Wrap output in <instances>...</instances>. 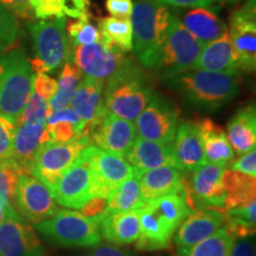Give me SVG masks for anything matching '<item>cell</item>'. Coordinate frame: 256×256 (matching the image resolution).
<instances>
[{
  "label": "cell",
  "instance_id": "obj_1",
  "mask_svg": "<svg viewBox=\"0 0 256 256\" xmlns=\"http://www.w3.org/2000/svg\"><path fill=\"white\" fill-rule=\"evenodd\" d=\"M194 209L190 186L183 192L147 202L138 209L140 232L136 247L146 252L168 248L174 232Z\"/></svg>",
  "mask_w": 256,
  "mask_h": 256
},
{
  "label": "cell",
  "instance_id": "obj_2",
  "mask_svg": "<svg viewBox=\"0 0 256 256\" xmlns=\"http://www.w3.org/2000/svg\"><path fill=\"white\" fill-rule=\"evenodd\" d=\"M165 84L178 92L188 104L203 110L222 108L238 95V75L188 70L164 80Z\"/></svg>",
  "mask_w": 256,
  "mask_h": 256
},
{
  "label": "cell",
  "instance_id": "obj_3",
  "mask_svg": "<svg viewBox=\"0 0 256 256\" xmlns=\"http://www.w3.org/2000/svg\"><path fill=\"white\" fill-rule=\"evenodd\" d=\"M168 6L154 0H136L133 2L132 50L145 68L154 69L158 63L170 24Z\"/></svg>",
  "mask_w": 256,
  "mask_h": 256
},
{
  "label": "cell",
  "instance_id": "obj_4",
  "mask_svg": "<svg viewBox=\"0 0 256 256\" xmlns=\"http://www.w3.org/2000/svg\"><path fill=\"white\" fill-rule=\"evenodd\" d=\"M153 95L142 70L130 58L107 80L104 87L106 110L121 119L136 121Z\"/></svg>",
  "mask_w": 256,
  "mask_h": 256
},
{
  "label": "cell",
  "instance_id": "obj_5",
  "mask_svg": "<svg viewBox=\"0 0 256 256\" xmlns=\"http://www.w3.org/2000/svg\"><path fill=\"white\" fill-rule=\"evenodd\" d=\"M34 72L24 51L0 52V115L17 124L32 92Z\"/></svg>",
  "mask_w": 256,
  "mask_h": 256
},
{
  "label": "cell",
  "instance_id": "obj_6",
  "mask_svg": "<svg viewBox=\"0 0 256 256\" xmlns=\"http://www.w3.org/2000/svg\"><path fill=\"white\" fill-rule=\"evenodd\" d=\"M100 220L101 217L62 209L36 226L49 241L62 247H96L101 243Z\"/></svg>",
  "mask_w": 256,
  "mask_h": 256
},
{
  "label": "cell",
  "instance_id": "obj_7",
  "mask_svg": "<svg viewBox=\"0 0 256 256\" xmlns=\"http://www.w3.org/2000/svg\"><path fill=\"white\" fill-rule=\"evenodd\" d=\"M31 34L34 40V58L30 66L34 72H55L66 62L72 60L66 30V18L44 19L32 24Z\"/></svg>",
  "mask_w": 256,
  "mask_h": 256
},
{
  "label": "cell",
  "instance_id": "obj_8",
  "mask_svg": "<svg viewBox=\"0 0 256 256\" xmlns=\"http://www.w3.org/2000/svg\"><path fill=\"white\" fill-rule=\"evenodd\" d=\"M204 46L183 26L177 16L171 14L159 60L154 66L162 80L191 70Z\"/></svg>",
  "mask_w": 256,
  "mask_h": 256
},
{
  "label": "cell",
  "instance_id": "obj_9",
  "mask_svg": "<svg viewBox=\"0 0 256 256\" xmlns=\"http://www.w3.org/2000/svg\"><path fill=\"white\" fill-rule=\"evenodd\" d=\"M82 154L90 168L94 198L107 200L134 174L124 156L106 152L92 144L82 150Z\"/></svg>",
  "mask_w": 256,
  "mask_h": 256
},
{
  "label": "cell",
  "instance_id": "obj_10",
  "mask_svg": "<svg viewBox=\"0 0 256 256\" xmlns=\"http://www.w3.org/2000/svg\"><path fill=\"white\" fill-rule=\"evenodd\" d=\"M90 144L89 134L64 144L49 140L38 151L30 174L51 188L75 162L82 150Z\"/></svg>",
  "mask_w": 256,
  "mask_h": 256
},
{
  "label": "cell",
  "instance_id": "obj_11",
  "mask_svg": "<svg viewBox=\"0 0 256 256\" xmlns=\"http://www.w3.org/2000/svg\"><path fill=\"white\" fill-rule=\"evenodd\" d=\"M177 107L168 98L153 94L151 100L136 119V130L142 139L172 144L178 127Z\"/></svg>",
  "mask_w": 256,
  "mask_h": 256
},
{
  "label": "cell",
  "instance_id": "obj_12",
  "mask_svg": "<svg viewBox=\"0 0 256 256\" xmlns=\"http://www.w3.org/2000/svg\"><path fill=\"white\" fill-rule=\"evenodd\" d=\"M14 209L24 220L38 224L55 215L58 208L46 184L34 176L23 174L14 192Z\"/></svg>",
  "mask_w": 256,
  "mask_h": 256
},
{
  "label": "cell",
  "instance_id": "obj_13",
  "mask_svg": "<svg viewBox=\"0 0 256 256\" xmlns=\"http://www.w3.org/2000/svg\"><path fill=\"white\" fill-rule=\"evenodd\" d=\"M228 36L235 51L241 72L256 68V16L255 0H248L242 8L230 14Z\"/></svg>",
  "mask_w": 256,
  "mask_h": 256
},
{
  "label": "cell",
  "instance_id": "obj_14",
  "mask_svg": "<svg viewBox=\"0 0 256 256\" xmlns=\"http://www.w3.org/2000/svg\"><path fill=\"white\" fill-rule=\"evenodd\" d=\"M72 60L87 78L104 82L124 66L127 57L118 48L98 40L88 46H76L72 51Z\"/></svg>",
  "mask_w": 256,
  "mask_h": 256
},
{
  "label": "cell",
  "instance_id": "obj_15",
  "mask_svg": "<svg viewBox=\"0 0 256 256\" xmlns=\"http://www.w3.org/2000/svg\"><path fill=\"white\" fill-rule=\"evenodd\" d=\"M50 191L56 203L68 209H82L94 198L90 168L82 151Z\"/></svg>",
  "mask_w": 256,
  "mask_h": 256
},
{
  "label": "cell",
  "instance_id": "obj_16",
  "mask_svg": "<svg viewBox=\"0 0 256 256\" xmlns=\"http://www.w3.org/2000/svg\"><path fill=\"white\" fill-rule=\"evenodd\" d=\"M44 249L31 224L12 210L0 223V256H43Z\"/></svg>",
  "mask_w": 256,
  "mask_h": 256
},
{
  "label": "cell",
  "instance_id": "obj_17",
  "mask_svg": "<svg viewBox=\"0 0 256 256\" xmlns=\"http://www.w3.org/2000/svg\"><path fill=\"white\" fill-rule=\"evenodd\" d=\"M92 145L106 152L126 156L136 139V126L130 121L106 112L101 120L88 128Z\"/></svg>",
  "mask_w": 256,
  "mask_h": 256
},
{
  "label": "cell",
  "instance_id": "obj_18",
  "mask_svg": "<svg viewBox=\"0 0 256 256\" xmlns=\"http://www.w3.org/2000/svg\"><path fill=\"white\" fill-rule=\"evenodd\" d=\"M226 224V216L222 208H198L179 226L174 240L177 249L194 247L203 240L222 229Z\"/></svg>",
  "mask_w": 256,
  "mask_h": 256
},
{
  "label": "cell",
  "instance_id": "obj_19",
  "mask_svg": "<svg viewBox=\"0 0 256 256\" xmlns=\"http://www.w3.org/2000/svg\"><path fill=\"white\" fill-rule=\"evenodd\" d=\"M226 168L206 162L194 170L191 184H188L194 208H223L226 192L222 178Z\"/></svg>",
  "mask_w": 256,
  "mask_h": 256
},
{
  "label": "cell",
  "instance_id": "obj_20",
  "mask_svg": "<svg viewBox=\"0 0 256 256\" xmlns=\"http://www.w3.org/2000/svg\"><path fill=\"white\" fill-rule=\"evenodd\" d=\"M138 174L144 203L188 188L185 172L174 166H162L145 172H138Z\"/></svg>",
  "mask_w": 256,
  "mask_h": 256
},
{
  "label": "cell",
  "instance_id": "obj_21",
  "mask_svg": "<svg viewBox=\"0 0 256 256\" xmlns=\"http://www.w3.org/2000/svg\"><path fill=\"white\" fill-rule=\"evenodd\" d=\"M49 140L46 124H16L11 160L24 174H30L38 151Z\"/></svg>",
  "mask_w": 256,
  "mask_h": 256
},
{
  "label": "cell",
  "instance_id": "obj_22",
  "mask_svg": "<svg viewBox=\"0 0 256 256\" xmlns=\"http://www.w3.org/2000/svg\"><path fill=\"white\" fill-rule=\"evenodd\" d=\"M176 165L184 172H194L206 164L203 144L194 121H182L178 124L174 142Z\"/></svg>",
  "mask_w": 256,
  "mask_h": 256
},
{
  "label": "cell",
  "instance_id": "obj_23",
  "mask_svg": "<svg viewBox=\"0 0 256 256\" xmlns=\"http://www.w3.org/2000/svg\"><path fill=\"white\" fill-rule=\"evenodd\" d=\"M104 82L87 78L80 82L72 98V108L87 127L94 126L106 114L104 98Z\"/></svg>",
  "mask_w": 256,
  "mask_h": 256
},
{
  "label": "cell",
  "instance_id": "obj_24",
  "mask_svg": "<svg viewBox=\"0 0 256 256\" xmlns=\"http://www.w3.org/2000/svg\"><path fill=\"white\" fill-rule=\"evenodd\" d=\"M124 158L136 172H145L162 166L177 168L172 144L151 142L139 136L134 140Z\"/></svg>",
  "mask_w": 256,
  "mask_h": 256
},
{
  "label": "cell",
  "instance_id": "obj_25",
  "mask_svg": "<svg viewBox=\"0 0 256 256\" xmlns=\"http://www.w3.org/2000/svg\"><path fill=\"white\" fill-rule=\"evenodd\" d=\"M191 70H206V72L238 75L241 70L228 36V31L218 40L204 46Z\"/></svg>",
  "mask_w": 256,
  "mask_h": 256
},
{
  "label": "cell",
  "instance_id": "obj_26",
  "mask_svg": "<svg viewBox=\"0 0 256 256\" xmlns=\"http://www.w3.org/2000/svg\"><path fill=\"white\" fill-rule=\"evenodd\" d=\"M194 124L203 144L206 162L216 165H230V162L235 159V153L223 128L210 119L194 121Z\"/></svg>",
  "mask_w": 256,
  "mask_h": 256
},
{
  "label": "cell",
  "instance_id": "obj_27",
  "mask_svg": "<svg viewBox=\"0 0 256 256\" xmlns=\"http://www.w3.org/2000/svg\"><path fill=\"white\" fill-rule=\"evenodd\" d=\"M179 20L203 46L218 40L228 31L226 23L217 16L216 12L206 8L188 10L182 16V18H179Z\"/></svg>",
  "mask_w": 256,
  "mask_h": 256
},
{
  "label": "cell",
  "instance_id": "obj_28",
  "mask_svg": "<svg viewBox=\"0 0 256 256\" xmlns=\"http://www.w3.org/2000/svg\"><path fill=\"white\" fill-rule=\"evenodd\" d=\"M102 236L114 244H130L136 241L140 232L138 210L126 212H104L100 220Z\"/></svg>",
  "mask_w": 256,
  "mask_h": 256
},
{
  "label": "cell",
  "instance_id": "obj_29",
  "mask_svg": "<svg viewBox=\"0 0 256 256\" xmlns=\"http://www.w3.org/2000/svg\"><path fill=\"white\" fill-rule=\"evenodd\" d=\"M226 138L234 153L243 154L256 146V112L255 106L240 110L226 126Z\"/></svg>",
  "mask_w": 256,
  "mask_h": 256
},
{
  "label": "cell",
  "instance_id": "obj_30",
  "mask_svg": "<svg viewBox=\"0 0 256 256\" xmlns=\"http://www.w3.org/2000/svg\"><path fill=\"white\" fill-rule=\"evenodd\" d=\"M222 180L224 190L226 192L222 210L238 209L256 202L255 177L240 174L226 168Z\"/></svg>",
  "mask_w": 256,
  "mask_h": 256
},
{
  "label": "cell",
  "instance_id": "obj_31",
  "mask_svg": "<svg viewBox=\"0 0 256 256\" xmlns=\"http://www.w3.org/2000/svg\"><path fill=\"white\" fill-rule=\"evenodd\" d=\"M140 194L139 174L134 171L132 177L124 182L106 200V212H126L136 211L144 206Z\"/></svg>",
  "mask_w": 256,
  "mask_h": 256
},
{
  "label": "cell",
  "instance_id": "obj_32",
  "mask_svg": "<svg viewBox=\"0 0 256 256\" xmlns=\"http://www.w3.org/2000/svg\"><path fill=\"white\" fill-rule=\"evenodd\" d=\"M82 72L72 62H66L57 81L56 94L48 101V112L68 107L81 82Z\"/></svg>",
  "mask_w": 256,
  "mask_h": 256
},
{
  "label": "cell",
  "instance_id": "obj_33",
  "mask_svg": "<svg viewBox=\"0 0 256 256\" xmlns=\"http://www.w3.org/2000/svg\"><path fill=\"white\" fill-rule=\"evenodd\" d=\"M101 40L120 49L124 52L132 50V24L130 19L113 17L102 18L100 20Z\"/></svg>",
  "mask_w": 256,
  "mask_h": 256
},
{
  "label": "cell",
  "instance_id": "obj_34",
  "mask_svg": "<svg viewBox=\"0 0 256 256\" xmlns=\"http://www.w3.org/2000/svg\"><path fill=\"white\" fill-rule=\"evenodd\" d=\"M232 240L228 230L222 228L194 247L178 249V256H230Z\"/></svg>",
  "mask_w": 256,
  "mask_h": 256
},
{
  "label": "cell",
  "instance_id": "obj_35",
  "mask_svg": "<svg viewBox=\"0 0 256 256\" xmlns=\"http://www.w3.org/2000/svg\"><path fill=\"white\" fill-rule=\"evenodd\" d=\"M23 174L24 172L12 160L0 162V206L5 210L14 209V192L18 179Z\"/></svg>",
  "mask_w": 256,
  "mask_h": 256
},
{
  "label": "cell",
  "instance_id": "obj_36",
  "mask_svg": "<svg viewBox=\"0 0 256 256\" xmlns=\"http://www.w3.org/2000/svg\"><path fill=\"white\" fill-rule=\"evenodd\" d=\"M66 28L70 48L72 51L76 46H88L101 40L100 30L92 25L89 19H76L72 22Z\"/></svg>",
  "mask_w": 256,
  "mask_h": 256
},
{
  "label": "cell",
  "instance_id": "obj_37",
  "mask_svg": "<svg viewBox=\"0 0 256 256\" xmlns=\"http://www.w3.org/2000/svg\"><path fill=\"white\" fill-rule=\"evenodd\" d=\"M34 17L40 20L52 18H66L69 14L66 0H30Z\"/></svg>",
  "mask_w": 256,
  "mask_h": 256
},
{
  "label": "cell",
  "instance_id": "obj_38",
  "mask_svg": "<svg viewBox=\"0 0 256 256\" xmlns=\"http://www.w3.org/2000/svg\"><path fill=\"white\" fill-rule=\"evenodd\" d=\"M19 38L18 20L0 5V52H5Z\"/></svg>",
  "mask_w": 256,
  "mask_h": 256
},
{
  "label": "cell",
  "instance_id": "obj_39",
  "mask_svg": "<svg viewBox=\"0 0 256 256\" xmlns=\"http://www.w3.org/2000/svg\"><path fill=\"white\" fill-rule=\"evenodd\" d=\"M48 101L32 92L17 124H46Z\"/></svg>",
  "mask_w": 256,
  "mask_h": 256
},
{
  "label": "cell",
  "instance_id": "obj_40",
  "mask_svg": "<svg viewBox=\"0 0 256 256\" xmlns=\"http://www.w3.org/2000/svg\"><path fill=\"white\" fill-rule=\"evenodd\" d=\"M16 124L8 118L0 115V162L12 158Z\"/></svg>",
  "mask_w": 256,
  "mask_h": 256
},
{
  "label": "cell",
  "instance_id": "obj_41",
  "mask_svg": "<svg viewBox=\"0 0 256 256\" xmlns=\"http://www.w3.org/2000/svg\"><path fill=\"white\" fill-rule=\"evenodd\" d=\"M32 92H36L40 98L49 101L57 92V81L46 72H37L34 76Z\"/></svg>",
  "mask_w": 256,
  "mask_h": 256
},
{
  "label": "cell",
  "instance_id": "obj_42",
  "mask_svg": "<svg viewBox=\"0 0 256 256\" xmlns=\"http://www.w3.org/2000/svg\"><path fill=\"white\" fill-rule=\"evenodd\" d=\"M230 170L256 177V150L243 153L236 160L234 159L230 162Z\"/></svg>",
  "mask_w": 256,
  "mask_h": 256
},
{
  "label": "cell",
  "instance_id": "obj_43",
  "mask_svg": "<svg viewBox=\"0 0 256 256\" xmlns=\"http://www.w3.org/2000/svg\"><path fill=\"white\" fill-rule=\"evenodd\" d=\"M0 5L11 12L14 17L31 19L34 17L30 0H0Z\"/></svg>",
  "mask_w": 256,
  "mask_h": 256
},
{
  "label": "cell",
  "instance_id": "obj_44",
  "mask_svg": "<svg viewBox=\"0 0 256 256\" xmlns=\"http://www.w3.org/2000/svg\"><path fill=\"white\" fill-rule=\"evenodd\" d=\"M106 8L113 18L130 19L132 14V0H106Z\"/></svg>",
  "mask_w": 256,
  "mask_h": 256
},
{
  "label": "cell",
  "instance_id": "obj_45",
  "mask_svg": "<svg viewBox=\"0 0 256 256\" xmlns=\"http://www.w3.org/2000/svg\"><path fill=\"white\" fill-rule=\"evenodd\" d=\"M230 256H255L254 236L234 238Z\"/></svg>",
  "mask_w": 256,
  "mask_h": 256
},
{
  "label": "cell",
  "instance_id": "obj_46",
  "mask_svg": "<svg viewBox=\"0 0 256 256\" xmlns=\"http://www.w3.org/2000/svg\"><path fill=\"white\" fill-rule=\"evenodd\" d=\"M159 2L166 6H172V8H208V6L212 5L216 0H154Z\"/></svg>",
  "mask_w": 256,
  "mask_h": 256
},
{
  "label": "cell",
  "instance_id": "obj_47",
  "mask_svg": "<svg viewBox=\"0 0 256 256\" xmlns=\"http://www.w3.org/2000/svg\"><path fill=\"white\" fill-rule=\"evenodd\" d=\"M69 17L74 19H89V0H66Z\"/></svg>",
  "mask_w": 256,
  "mask_h": 256
},
{
  "label": "cell",
  "instance_id": "obj_48",
  "mask_svg": "<svg viewBox=\"0 0 256 256\" xmlns=\"http://www.w3.org/2000/svg\"><path fill=\"white\" fill-rule=\"evenodd\" d=\"M87 256H130L124 249L114 246H98L92 249Z\"/></svg>",
  "mask_w": 256,
  "mask_h": 256
},
{
  "label": "cell",
  "instance_id": "obj_49",
  "mask_svg": "<svg viewBox=\"0 0 256 256\" xmlns=\"http://www.w3.org/2000/svg\"><path fill=\"white\" fill-rule=\"evenodd\" d=\"M14 210V209H12ZM12 210H5L4 208L2 206H0V223L2 222V220H4V218L6 217V215H8V212H10V211H12Z\"/></svg>",
  "mask_w": 256,
  "mask_h": 256
},
{
  "label": "cell",
  "instance_id": "obj_50",
  "mask_svg": "<svg viewBox=\"0 0 256 256\" xmlns=\"http://www.w3.org/2000/svg\"><path fill=\"white\" fill-rule=\"evenodd\" d=\"M220 2H240V0H220Z\"/></svg>",
  "mask_w": 256,
  "mask_h": 256
}]
</instances>
